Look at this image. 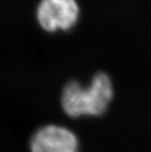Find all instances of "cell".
<instances>
[{"label":"cell","mask_w":151,"mask_h":152,"mask_svg":"<svg viewBox=\"0 0 151 152\" xmlns=\"http://www.w3.org/2000/svg\"><path fill=\"white\" fill-rule=\"evenodd\" d=\"M113 93L109 76L98 73L88 86H82L75 80L67 83L61 94V105L63 111L72 118L100 116L107 110Z\"/></svg>","instance_id":"6da1fadb"},{"label":"cell","mask_w":151,"mask_h":152,"mask_svg":"<svg viewBox=\"0 0 151 152\" xmlns=\"http://www.w3.org/2000/svg\"><path fill=\"white\" fill-rule=\"evenodd\" d=\"M36 18L46 31H68L79 21L80 7L76 0H41Z\"/></svg>","instance_id":"7a4b0ae2"},{"label":"cell","mask_w":151,"mask_h":152,"mask_svg":"<svg viewBox=\"0 0 151 152\" xmlns=\"http://www.w3.org/2000/svg\"><path fill=\"white\" fill-rule=\"evenodd\" d=\"M31 152H79L74 132L58 125H46L34 132L30 141Z\"/></svg>","instance_id":"3957f363"}]
</instances>
